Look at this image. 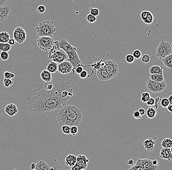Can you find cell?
<instances>
[{"instance_id": "obj_1", "label": "cell", "mask_w": 172, "mask_h": 170, "mask_svg": "<svg viewBox=\"0 0 172 170\" xmlns=\"http://www.w3.org/2000/svg\"><path fill=\"white\" fill-rule=\"evenodd\" d=\"M78 90L76 82L69 78L53 79L37 85L26 98L30 112L44 113L58 110L66 105Z\"/></svg>"}, {"instance_id": "obj_2", "label": "cell", "mask_w": 172, "mask_h": 170, "mask_svg": "<svg viewBox=\"0 0 172 170\" xmlns=\"http://www.w3.org/2000/svg\"><path fill=\"white\" fill-rule=\"evenodd\" d=\"M56 120L60 126L64 125L78 126L83 120V114L77 106L66 105L58 110Z\"/></svg>"}, {"instance_id": "obj_3", "label": "cell", "mask_w": 172, "mask_h": 170, "mask_svg": "<svg viewBox=\"0 0 172 170\" xmlns=\"http://www.w3.org/2000/svg\"><path fill=\"white\" fill-rule=\"evenodd\" d=\"M35 31L38 37L55 36L57 32V29L53 21L40 20V22L36 27Z\"/></svg>"}, {"instance_id": "obj_4", "label": "cell", "mask_w": 172, "mask_h": 170, "mask_svg": "<svg viewBox=\"0 0 172 170\" xmlns=\"http://www.w3.org/2000/svg\"><path fill=\"white\" fill-rule=\"evenodd\" d=\"M48 58L57 64L69 60L68 54L65 51L59 47L58 40L55 41L53 46L49 50Z\"/></svg>"}, {"instance_id": "obj_5", "label": "cell", "mask_w": 172, "mask_h": 170, "mask_svg": "<svg viewBox=\"0 0 172 170\" xmlns=\"http://www.w3.org/2000/svg\"><path fill=\"white\" fill-rule=\"evenodd\" d=\"M146 87L150 92L154 94H157L164 91L167 87V84L164 81L157 82L151 80L149 78L147 81Z\"/></svg>"}, {"instance_id": "obj_6", "label": "cell", "mask_w": 172, "mask_h": 170, "mask_svg": "<svg viewBox=\"0 0 172 170\" xmlns=\"http://www.w3.org/2000/svg\"><path fill=\"white\" fill-rule=\"evenodd\" d=\"M172 46L170 43L162 40L156 51V56L162 60V58L172 53Z\"/></svg>"}, {"instance_id": "obj_7", "label": "cell", "mask_w": 172, "mask_h": 170, "mask_svg": "<svg viewBox=\"0 0 172 170\" xmlns=\"http://www.w3.org/2000/svg\"><path fill=\"white\" fill-rule=\"evenodd\" d=\"M36 41L40 49L43 51H48L51 49L55 40L52 37H39Z\"/></svg>"}, {"instance_id": "obj_8", "label": "cell", "mask_w": 172, "mask_h": 170, "mask_svg": "<svg viewBox=\"0 0 172 170\" xmlns=\"http://www.w3.org/2000/svg\"><path fill=\"white\" fill-rule=\"evenodd\" d=\"M105 68L111 78H115L119 72V67L117 63L112 60H105Z\"/></svg>"}, {"instance_id": "obj_9", "label": "cell", "mask_w": 172, "mask_h": 170, "mask_svg": "<svg viewBox=\"0 0 172 170\" xmlns=\"http://www.w3.org/2000/svg\"><path fill=\"white\" fill-rule=\"evenodd\" d=\"M13 38L18 44L24 43L27 39V33L26 30L23 27H17L14 30L13 34Z\"/></svg>"}, {"instance_id": "obj_10", "label": "cell", "mask_w": 172, "mask_h": 170, "mask_svg": "<svg viewBox=\"0 0 172 170\" xmlns=\"http://www.w3.org/2000/svg\"><path fill=\"white\" fill-rule=\"evenodd\" d=\"M89 160L85 155H79L77 157V160L75 165L71 168V170H85L88 167Z\"/></svg>"}, {"instance_id": "obj_11", "label": "cell", "mask_w": 172, "mask_h": 170, "mask_svg": "<svg viewBox=\"0 0 172 170\" xmlns=\"http://www.w3.org/2000/svg\"><path fill=\"white\" fill-rule=\"evenodd\" d=\"M58 71L62 74H67L73 72V66L69 60L58 64Z\"/></svg>"}, {"instance_id": "obj_12", "label": "cell", "mask_w": 172, "mask_h": 170, "mask_svg": "<svg viewBox=\"0 0 172 170\" xmlns=\"http://www.w3.org/2000/svg\"><path fill=\"white\" fill-rule=\"evenodd\" d=\"M69 61L71 63L73 66V73L74 74V69L79 64H81V62L80 60V58L77 53V49L73 51V52L68 53Z\"/></svg>"}, {"instance_id": "obj_13", "label": "cell", "mask_w": 172, "mask_h": 170, "mask_svg": "<svg viewBox=\"0 0 172 170\" xmlns=\"http://www.w3.org/2000/svg\"><path fill=\"white\" fill-rule=\"evenodd\" d=\"M137 160L143 167L144 170H157L158 168L157 166L154 165L152 164L151 158L144 159L138 158Z\"/></svg>"}, {"instance_id": "obj_14", "label": "cell", "mask_w": 172, "mask_h": 170, "mask_svg": "<svg viewBox=\"0 0 172 170\" xmlns=\"http://www.w3.org/2000/svg\"><path fill=\"white\" fill-rule=\"evenodd\" d=\"M58 41H59V47L65 51L67 54L73 52L74 50L77 49L76 48L73 47V46L71 45V44H70V43L68 42V40L66 38H61L60 39H59Z\"/></svg>"}, {"instance_id": "obj_15", "label": "cell", "mask_w": 172, "mask_h": 170, "mask_svg": "<svg viewBox=\"0 0 172 170\" xmlns=\"http://www.w3.org/2000/svg\"><path fill=\"white\" fill-rule=\"evenodd\" d=\"M97 76L100 81H107L112 79L109 73H108L104 67H101L100 68L97 70Z\"/></svg>"}, {"instance_id": "obj_16", "label": "cell", "mask_w": 172, "mask_h": 170, "mask_svg": "<svg viewBox=\"0 0 172 170\" xmlns=\"http://www.w3.org/2000/svg\"><path fill=\"white\" fill-rule=\"evenodd\" d=\"M141 18L142 21L147 25L152 24L154 21V15L149 11H143L141 13Z\"/></svg>"}, {"instance_id": "obj_17", "label": "cell", "mask_w": 172, "mask_h": 170, "mask_svg": "<svg viewBox=\"0 0 172 170\" xmlns=\"http://www.w3.org/2000/svg\"><path fill=\"white\" fill-rule=\"evenodd\" d=\"M10 7L8 5H4L0 7V22H2L8 18L10 12Z\"/></svg>"}, {"instance_id": "obj_18", "label": "cell", "mask_w": 172, "mask_h": 170, "mask_svg": "<svg viewBox=\"0 0 172 170\" xmlns=\"http://www.w3.org/2000/svg\"><path fill=\"white\" fill-rule=\"evenodd\" d=\"M4 111L8 115L13 117L18 112V108L14 103H10L5 107Z\"/></svg>"}, {"instance_id": "obj_19", "label": "cell", "mask_w": 172, "mask_h": 170, "mask_svg": "<svg viewBox=\"0 0 172 170\" xmlns=\"http://www.w3.org/2000/svg\"><path fill=\"white\" fill-rule=\"evenodd\" d=\"M159 157L163 159L171 161L172 159V155L170 149L162 148L159 153Z\"/></svg>"}, {"instance_id": "obj_20", "label": "cell", "mask_w": 172, "mask_h": 170, "mask_svg": "<svg viewBox=\"0 0 172 170\" xmlns=\"http://www.w3.org/2000/svg\"><path fill=\"white\" fill-rule=\"evenodd\" d=\"M156 142L152 138H149L143 142L144 147L149 152H152L155 149Z\"/></svg>"}, {"instance_id": "obj_21", "label": "cell", "mask_w": 172, "mask_h": 170, "mask_svg": "<svg viewBox=\"0 0 172 170\" xmlns=\"http://www.w3.org/2000/svg\"><path fill=\"white\" fill-rule=\"evenodd\" d=\"M76 160H77L76 155H75L69 154L65 158V163L68 167L72 168L75 165L76 162Z\"/></svg>"}, {"instance_id": "obj_22", "label": "cell", "mask_w": 172, "mask_h": 170, "mask_svg": "<svg viewBox=\"0 0 172 170\" xmlns=\"http://www.w3.org/2000/svg\"><path fill=\"white\" fill-rule=\"evenodd\" d=\"M40 77L43 81L45 82H50L52 80V77L51 73L48 70H44L41 72Z\"/></svg>"}, {"instance_id": "obj_23", "label": "cell", "mask_w": 172, "mask_h": 170, "mask_svg": "<svg viewBox=\"0 0 172 170\" xmlns=\"http://www.w3.org/2000/svg\"><path fill=\"white\" fill-rule=\"evenodd\" d=\"M163 68L162 66H152L150 68L149 73L150 74H160L163 75Z\"/></svg>"}, {"instance_id": "obj_24", "label": "cell", "mask_w": 172, "mask_h": 170, "mask_svg": "<svg viewBox=\"0 0 172 170\" xmlns=\"http://www.w3.org/2000/svg\"><path fill=\"white\" fill-rule=\"evenodd\" d=\"M35 170H50V168L47 163L44 161H38L36 164Z\"/></svg>"}, {"instance_id": "obj_25", "label": "cell", "mask_w": 172, "mask_h": 170, "mask_svg": "<svg viewBox=\"0 0 172 170\" xmlns=\"http://www.w3.org/2000/svg\"><path fill=\"white\" fill-rule=\"evenodd\" d=\"M162 63L166 67L172 69V54L171 53L162 59Z\"/></svg>"}, {"instance_id": "obj_26", "label": "cell", "mask_w": 172, "mask_h": 170, "mask_svg": "<svg viewBox=\"0 0 172 170\" xmlns=\"http://www.w3.org/2000/svg\"><path fill=\"white\" fill-rule=\"evenodd\" d=\"M47 70L51 74L56 73L58 71L57 63L52 61H50V62L47 65Z\"/></svg>"}, {"instance_id": "obj_27", "label": "cell", "mask_w": 172, "mask_h": 170, "mask_svg": "<svg viewBox=\"0 0 172 170\" xmlns=\"http://www.w3.org/2000/svg\"><path fill=\"white\" fill-rule=\"evenodd\" d=\"M157 114V111L155 108L153 107L148 108L147 110L146 115L148 118L150 119L155 118Z\"/></svg>"}, {"instance_id": "obj_28", "label": "cell", "mask_w": 172, "mask_h": 170, "mask_svg": "<svg viewBox=\"0 0 172 170\" xmlns=\"http://www.w3.org/2000/svg\"><path fill=\"white\" fill-rule=\"evenodd\" d=\"M10 37L9 34L6 32H0V43H8Z\"/></svg>"}, {"instance_id": "obj_29", "label": "cell", "mask_w": 172, "mask_h": 170, "mask_svg": "<svg viewBox=\"0 0 172 170\" xmlns=\"http://www.w3.org/2000/svg\"><path fill=\"white\" fill-rule=\"evenodd\" d=\"M150 79L152 81L157 82H161L164 80L163 74H150Z\"/></svg>"}, {"instance_id": "obj_30", "label": "cell", "mask_w": 172, "mask_h": 170, "mask_svg": "<svg viewBox=\"0 0 172 170\" xmlns=\"http://www.w3.org/2000/svg\"><path fill=\"white\" fill-rule=\"evenodd\" d=\"M162 147L170 148L172 147V140L170 138H165L161 143Z\"/></svg>"}, {"instance_id": "obj_31", "label": "cell", "mask_w": 172, "mask_h": 170, "mask_svg": "<svg viewBox=\"0 0 172 170\" xmlns=\"http://www.w3.org/2000/svg\"><path fill=\"white\" fill-rule=\"evenodd\" d=\"M11 49V46L8 43H0V51L8 52Z\"/></svg>"}, {"instance_id": "obj_32", "label": "cell", "mask_w": 172, "mask_h": 170, "mask_svg": "<svg viewBox=\"0 0 172 170\" xmlns=\"http://www.w3.org/2000/svg\"><path fill=\"white\" fill-rule=\"evenodd\" d=\"M151 98V94L149 92H144L142 93L141 95V101L143 103H146V102Z\"/></svg>"}, {"instance_id": "obj_33", "label": "cell", "mask_w": 172, "mask_h": 170, "mask_svg": "<svg viewBox=\"0 0 172 170\" xmlns=\"http://www.w3.org/2000/svg\"><path fill=\"white\" fill-rule=\"evenodd\" d=\"M86 20L89 23H95L96 21V17H95L91 13L89 14L86 17Z\"/></svg>"}, {"instance_id": "obj_34", "label": "cell", "mask_w": 172, "mask_h": 170, "mask_svg": "<svg viewBox=\"0 0 172 170\" xmlns=\"http://www.w3.org/2000/svg\"><path fill=\"white\" fill-rule=\"evenodd\" d=\"M62 128V132L66 135H69L71 134V126L67 125H64L61 126Z\"/></svg>"}, {"instance_id": "obj_35", "label": "cell", "mask_w": 172, "mask_h": 170, "mask_svg": "<svg viewBox=\"0 0 172 170\" xmlns=\"http://www.w3.org/2000/svg\"><path fill=\"white\" fill-rule=\"evenodd\" d=\"M3 85L6 88H9V87L14 84L13 81H12L11 79H5L4 78L3 81Z\"/></svg>"}, {"instance_id": "obj_36", "label": "cell", "mask_w": 172, "mask_h": 170, "mask_svg": "<svg viewBox=\"0 0 172 170\" xmlns=\"http://www.w3.org/2000/svg\"><path fill=\"white\" fill-rule=\"evenodd\" d=\"M130 170H144L143 167L141 166V164L139 163V162L136 160V164L134 166L131 167L129 169Z\"/></svg>"}, {"instance_id": "obj_37", "label": "cell", "mask_w": 172, "mask_h": 170, "mask_svg": "<svg viewBox=\"0 0 172 170\" xmlns=\"http://www.w3.org/2000/svg\"><path fill=\"white\" fill-rule=\"evenodd\" d=\"M4 78L5 79H12L15 78V74L14 73H11L10 72L6 71L3 73Z\"/></svg>"}, {"instance_id": "obj_38", "label": "cell", "mask_w": 172, "mask_h": 170, "mask_svg": "<svg viewBox=\"0 0 172 170\" xmlns=\"http://www.w3.org/2000/svg\"><path fill=\"white\" fill-rule=\"evenodd\" d=\"M160 104L162 107L167 108L170 103H169V100H168V98H164L160 100Z\"/></svg>"}, {"instance_id": "obj_39", "label": "cell", "mask_w": 172, "mask_h": 170, "mask_svg": "<svg viewBox=\"0 0 172 170\" xmlns=\"http://www.w3.org/2000/svg\"><path fill=\"white\" fill-rule=\"evenodd\" d=\"M84 66L82 63L79 64L76 67V68L74 69V73L76 72L77 74H80V73H81L84 70Z\"/></svg>"}, {"instance_id": "obj_40", "label": "cell", "mask_w": 172, "mask_h": 170, "mask_svg": "<svg viewBox=\"0 0 172 170\" xmlns=\"http://www.w3.org/2000/svg\"><path fill=\"white\" fill-rule=\"evenodd\" d=\"M134 59L135 58L133 56V55H131V54H128L126 56V61L129 64H131L132 63H134Z\"/></svg>"}, {"instance_id": "obj_41", "label": "cell", "mask_w": 172, "mask_h": 170, "mask_svg": "<svg viewBox=\"0 0 172 170\" xmlns=\"http://www.w3.org/2000/svg\"><path fill=\"white\" fill-rule=\"evenodd\" d=\"M133 55L135 59H138L142 56V53L139 50H136L133 53Z\"/></svg>"}, {"instance_id": "obj_42", "label": "cell", "mask_w": 172, "mask_h": 170, "mask_svg": "<svg viewBox=\"0 0 172 170\" xmlns=\"http://www.w3.org/2000/svg\"><path fill=\"white\" fill-rule=\"evenodd\" d=\"M9 54L7 52H1L0 53V58L3 61H6L9 58Z\"/></svg>"}, {"instance_id": "obj_43", "label": "cell", "mask_w": 172, "mask_h": 170, "mask_svg": "<svg viewBox=\"0 0 172 170\" xmlns=\"http://www.w3.org/2000/svg\"><path fill=\"white\" fill-rule=\"evenodd\" d=\"M99 11L97 8H90V13L94 15L95 17L98 16L99 15Z\"/></svg>"}, {"instance_id": "obj_44", "label": "cell", "mask_w": 172, "mask_h": 170, "mask_svg": "<svg viewBox=\"0 0 172 170\" xmlns=\"http://www.w3.org/2000/svg\"><path fill=\"white\" fill-rule=\"evenodd\" d=\"M45 6L44 5H39L37 8V11L39 14L44 13V12L45 11Z\"/></svg>"}, {"instance_id": "obj_45", "label": "cell", "mask_w": 172, "mask_h": 170, "mask_svg": "<svg viewBox=\"0 0 172 170\" xmlns=\"http://www.w3.org/2000/svg\"><path fill=\"white\" fill-rule=\"evenodd\" d=\"M151 58L150 56L148 55H144L141 58V61L142 63H149L150 61Z\"/></svg>"}, {"instance_id": "obj_46", "label": "cell", "mask_w": 172, "mask_h": 170, "mask_svg": "<svg viewBox=\"0 0 172 170\" xmlns=\"http://www.w3.org/2000/svg\"><path fill=\"white\" fill-rule=\"evenodd\" d=\"M78 131V129L77 126H71V134L73 135V136H76Z\"/></svg>"}, {"instance_id": "obj_47", "label": "cell", "mask_w": 172, "mask_h": 170, "mask_svg": "<svg viewBox=\"0 0 172 170\" xmlns=\"http://www.w3.org/2000/svg\"><path fill=\"white\" fill-rule=\"evenodd\" d=\"M133 117L135 119H141L142 116L141 115L138 110H136L133 113Z\"/></svg>"}, {"instance_id": "obj_48", "label": "cell", "mask_w": 172, "mask_h": 170, "mask_svg": "<svg viewBox=\"0 0 172 170\" xmlns=\"http://www.w3.org/2000/svg\"><path fill=\"white\" fill-rule=\"evenodd\" d=\"M155 103V99L153 98H150L149 100L146 102L147 105L149 106H154Z\"/></svg>"}, {"instance_id": "obj_49", "label": "cell", "mask_w": 172, "mask_h": 170, "mask_svg": "<svg viewBox=\"0 0 172 170\" xmlns=\"http://www.w3.org/2000/svg\"><path fill=\"white\" fill-rule=\"evenodd\" d=\"M88 72L86 70H83L81 73L79 74L80 78L82 79H85L88 77Z\"/></svg>"}, {"instance_id": "obj_50", "label": "cell", "mask_w": 172, "mask_h": 170, "mask_svg": "<svg viewBox=\"0 0 172 170\" xmlns=\"http://www.w3.org/2000/svg\"><path fill=\"white\" fill-rule=\"evenodd\" d=\"M160 100H160V98L159 97H157L155 99V103L154 106L156 110H157V108H158V103L159 101H160Z\"/></svg>"}, {"instance_id": "obj_51", "label": "cell", "mask_w": 172, "mask_h": 170, "mask_svg": "<svg viewBox=\"0 0 172 170\" xmlns=\"http://www.w3.org/2000/svg\"><path fill=\"white\" fill-rule=\"evenodd\" d=\"M8 43V44H10L11 46H14L15 44L16 41H15V40L14 39V38H10Z\"/></svg>"}, {"instance_id": "obj_52", "label": "cell", "mask_w": 172, "mask_h": 170, "mask_svg": "<svg viewBox=\"0 0 172 170\" xmlns=\"http://www.w3.org/2000/svg\"><path fill=\"white\" fill-rule=\"evenodd\" d=\"M138 110V111H139L140 114H141V116L144 115V114L146 113V111H145V110H144V108H140Z\"/></svg>"}, {"instance_id": "obj_53", "label": "cell", "mask_w": 172, "mask_h": 170, "mask_svg": "<svg viewBox=\"0 0 172 170\" xmlns=\"http://www.w3.org/2000/svg\"><path fill=\"white\" fill-rule=\"evenodd\" d=\"M167 108L170 112L172 113V104H169Z\"/></svg>"}, {"instance_id": "obj_54", "label": "cell", "mask_w": 172, "mask_h": 170, "mask_svg": "<svg viewBox=\"0 0 172 170\" xmlns=\"http://www.w3.org/2000/svg\"><path fill=\"white\" fill-rule=\"evenodd\" d=\"M134 164V161L133 159H130L127 162V164L129 165H133Z\"/></svg>"}, {"instance_id": "obj_55", "label": "cell", "mask_w": 172, "mask_h": 170, "mask_svg": "<svg viewBox=\"0 0 172 170\" xmlns=\"http://www.w3.org/2000/svg\"><path fill=\"white\" fill-rule=\"evenodd\" d=\"M6 0H0V7L3 5H6Z\"/></svg>"}, {"instance_id": "obj_56", "label": "cell", "mask_w": 172, "mask_h": 170, "mask_svg": "<svg viewBox=\"0 0 172 170\" xmlns=\"http://www.w3.org/2000/svg\"><path fill=\"white\" fill-rule=\"evenodd\" d=\"M35 166H36V164H35L34 163H32L31 165H30V167H31V170H35Z\"/></svg>"}, {"instance_id": "obj_57", "label": "cell", "mask_w": 172, "mask_h": 170, "mask_svg": "<svg viewBox=\"0 0 172 170\" xmlns=\"http://www.w3.org/2000/svg\"><path fill=\"white\" fill-rule=\"evenodd\" d=\"M152 164H154V165L157 166V164H158V161H157V159L152 160Z\"/></svg>"}, {"instance_id": "obj_58", "label": "cell", "mask_w": 172, "mask_h": 170, "mask_svg": "<svg viewBox=\"0 0 172 170\" xmlns=\"http://www.w3.org/2000/svg\"><path fill=\"white\" fill-rule=\"evenodd\" d=\"M169 100V103L170 104H172V95L169 96V98H168Z\"/></svg>"}, {"instance_id": "obj_59", "label": "cell", "mask_w": 172, "mask_h": 170, "mask_svg": "<svg viewBox=\"0 0 172 170\" xmlns=\"http://www.w3.org/2000/svg\"><path fill=\"white\" fill-rule=\"evenodd\" d=\"M170 150H171V153H172V147L171 148Z\"/></svg>"}, {"instance_id": "obj_60", "label": "cell", "mask_w": 172, "mask_h": 170, "mask_svg": "<svg viewBox=\"0 0 172 170\" xmlns=\"http://www.w3.org/2000/svg\"><path fill=\"white\" fill-rule=\"evenodd\" d=\"M26 1H27V0H26Z\"/></svg>"}]
</instances>
